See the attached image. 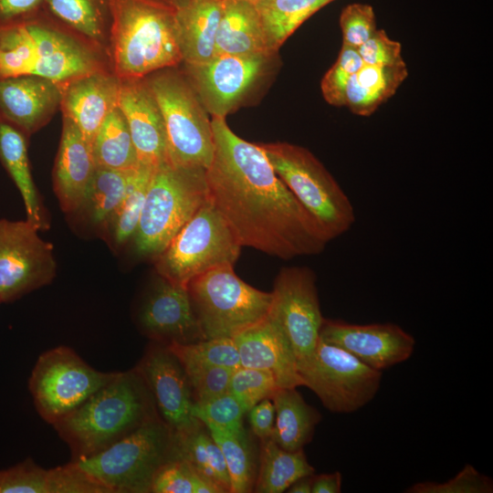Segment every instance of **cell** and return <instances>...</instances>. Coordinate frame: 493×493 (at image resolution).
Instances as JSON below:
<instances>
[{
	"mask_svg": "<svg viewBox=\"0 0 493 493\" xmlns=\"http://www.w3.org/2000/svg\"><path fill=\"white\" fill-rule=\"evenodd\" d=\"M215 152L205 171L208 196L236 240L281 259L320 254L329 241L276 173L260 144L211 119Z\"/></svg>",
	"mask_w": 493,
	"mask_h": 493,
	"instance_id": "obj_1",
	"label": "cell"
},
{
	"mask_svg": "<svg viewBox=\"0 0 493 493\" xmlns=\"http://www.w3.org/2000/svg\"><path fill=\"white\" fill-rule=\"evenodd\" d=\"M110 68L107 54L44 9L19 24L0 26V78L36 75L63 87Z\"/></svg>",
	"mask_w": 493,
	"mask_h": 493,
	"instance_id": "obj_2",
	"label": "cell"
},
{
	"mask_svg": "<svg viewBox=\"0 0 493 493\" xmlns=\"http://www.w3.org/2000/svg\"><path fill=\"white\" fill-rule=\"evenodd\" d=\"M160 417L152 394L134 367L118 372L72 413L53 425L71 461L92 456Z\"/></svg>",
	"mask_w": 493,
	"mask_h": 493,
	"instance_id": "obj_3",
	"label": "cell"
},
{
	"mask_svg": "<svg viewBox=\"0 0 493 493\" xmlns=\"http://www.w3.org/2000/svg\"><path fill=\"white\" fill-rule=\"evenodd\" d=\"M108 58L120 79H143L183 63L176 8L160 0H110Z\"/></svg>",
	"mask_w": 493,
	"mask_h": 493,
	"instance_id": "obj_4",
	"label": "cell"
},
{
	"mask_svg": "<svg viewBox=\"0 0 493 493\" xmlns=\"http://www.w3.org/2000/svg\"><path fill=\"white\" fill-rule=\"evenodd\" d=\"M205 171L164 162L153 170L138 229L135 253L155 258L208 199Z\"/></svg>",
	"mask_w": 493,
	"mask_h": 493,
	"instance_id": "obj_5",
	"label": "cell"
},
{
	"mask_svg": "<svg viewBox=\"0 0 493 493\" xmlns=\"http://www.w3.org/2000/svg\"><path fill=\"white\" fill-rule=\"evenodd\" d=\"M260 146L276 173L317 221L329 242L353 226L356 215L351 199L311 152L288 142Z\"/></svg>",
	"mask_w": 493,
	"mask_h": 493,
	"instance_id": "obj_6",
	"label": "cell"
},
{
	"mask_svg": "<svg viewBox=\"0 0 493 493\" xmlns=\"http://www.w3.org/2000/svg\"><path fill=\"white\" fill-rule=\"evenodd\" d=\"M144 79L163 118L165 162L175 167L206 170L215 152L212 123L184 73L167 68Z\"/></svg>",
	"mask_w": 493,
	"mask_h": 493,
	"instance_id": "obj_7",
	"label": "cell"
},
{
	"mask_svg": "<svg viewBox=\"0 0 493 493\" xmlns=\"http://www.w3.org/2000/svg\"><path fill=\"white\" fill-rule=\"evenodd\" d=\"M187 290L204 340L234 338L265 319L272 301L271 292L238 278L234 265H222L195 277Z\"/></svg>",
	"mask_w": 493,
	"mask_h": 493,
	"instance_id": "obj_8",
	"label": "cell"
},
{
	"mask_svg": "<svg viewBox=\"0 0 493 493\" xmlns=\"http://www.w3.org/2000/svg\"><path fill=\"white\" fill-rule=\"evenodd\" d=\"M173 434L158 417L101 451L74 461L110 493H151L158 469L172 459Z\"/></svg>",
	"mask_w": 493,
	"mask_h": 493,
	"instance_id": "obj_9",
	"label": "cell"
},
{
	"mask_svg": "<svg viewBox=\"0 0 493 493\" xmlns=\"http://www.w3.org/2000/svg\"><path fill=\"white\" fill-rule=\"evenodd\" d=\"M242 246L208 199L154 258L160 278L187 288L195 277L222 265H234Z\"/></svg>",
	"mask_w": 493,
	"mask_h": 493,
	"instance_id": "obj_10",
	"label": "cell"
},
{
	"mask_svg": "<svg viewBox=\"0 0 493 493\" xmlns=\"http://www.w3.org/2000/svg\"><path fill=\"white\" fill-rule=\"evenodd\" d=\"M117 372L98 371L73 349L61 345L38 357L28 388L38 414L53 425L79 407Z\"/></svg>",
	"mask_w": 493,
	"mask_h": 493,
	"instance_id": "obj_11",
	"label": "cell"
},
{
	"mask_svg": "<svg viewBox=\"0 0 493 493\" xmlns=\"http://www.w3.org/2000/svg\"><path fill=\"white\" fill-rule=\"evenodd\" d=\"M303 386L309 388L330 412H355L380 389L382 372L320 338L312 353L298 365Z\"/></svg>",
	"mask_w": 493,
	"mask_h": 493,
	"instance_id": "obj_12",
	"label": "cell"
},
{
	"mask_svg": "<svg viewBox=\"0 0 493 493\" xmlns=\"http://www.w3.org/2000/svg\"><path fill=\"white\" fill-rule=\"evenodd\" d=\"M25 221L0 219V303L49 284L56 276L53 246Z\"/></svg>",
	"mask_w": 493,
	"mask_h": 493,
	"instance_id": "obj_13",
	"label": "cell"
},
{
	"mask_svg": "<svg viewBox=\"0 0 493 493\" xmlns=\"http://www.w3.org/2000/svg\"><path fill=\"white\" fill-rule=\"evenodd\" d=\"M271 293L268 315L284 331L299 365L312 355L324 320L316 275L307 267H283Z\"/></svg>",
	"mask_w": 493,
	"mask_h": 493,
	"instance_id": "obj_14",
	"label": "cell"
},
{
	"mask_svg": "<svg viewBox=\"0 0 493 493\" xmlns=\"http://www.w3.org/2000/svg\"><path fill=\"white\" fill-rule=\"evenodd\" d=\"M273 56L220 54L183 72L212 117L226 118L264 76Z\"/></svg>",
	"mask_w": 493,
	"mask_h": 493,
	"instance_id": "obj_15",
	"label": "cell"
},
{
	"mask_svg": "<svg viewBox=\"0 0 493 493\" xmlns=\"http://www.w3.org/2000/svg\"><path fill=\"white\" fill-rule=\"evenodd\" d=\"M135 368L146 382L161 419L173 434L203 425L193 414L195 402L184 369L166 345L152 344Z\"/></svg>",
	"mask_w": 493,
	"mask_h": 493,
	"instance_id": "obj_16",
	"label": "cell"
},
{
	"mask_svg": "<svg viewBox=\"0 0 493 493\" xmlns=\"http://www.w3.org/2000/svg\"><path fill=\"white\" fill-rule=\"evenodd\" d=\"M320 338L381 372L408 360L415 346L414 338L392 322L354 324L324 319Z\"/></svg>",
	"mask_w": 493,
	"mask_h": 493,
	"instance_id": "obj_17",
	"label": "cell"
},
{
	"mask_svg": "<svg viewBox=\"0 0 493 493\" xmlns=\"http://www.w3.org/2000/svg\"><path fill=\"white\" fill-rule=\"evenodd\" d=\"M138 321L146 336L164 345L204 340L187 288L162 278L142 302Z\"/></svg>",
	"mask_w": 493,
	"mask_h": 493,
	"instance_id": "obj_18",
	"label": "cell"
},
{
	"mask_svg": "<svg viewBox=\"0 0 493 493\" xmlns=\"http://www.w3.org/2000/svg\"><path fill=\"white\" fill-rule=\"evenodd\" d=\"M118 107L136 150L139 163L152 168L166 161V135L162 111L145 79H121Z\"/></svg>",
	"mask_w": 493,
	"mask_h": 493,
	"instance_id": "obj_19",
	"label": "cell"
},
{
	"mask_svg": "<svg viewBox=\"0 0 493 493\" xmlns=\"http://www.w3.org/2000/svg\"><path fill=\"white\" fill-rule=\"evenodd\" d=\"M62 87L36 75L0 78V118L27 137L60 109Z\"/></svg>",
	"mask_w": 493,
	"mask_h": 493,
	"instance_id": "obj_20",
	"label": "cell"
},
{
	"mask_svg": "<svg viewBox=\"0 0 493 493\" xmlns=\"http://www.w3.org/2000/svg\"><path fill=\"white\" fill-rule=\"evenodd\" d=\"M232 339L238 351L240 366L270 372L279 388L303 386L290 343L268 314Z\"/></svg>",
	"mask_w": 493,
	"mask_h": 493,
	"instance_id": "obj_21",
	"label": "cell"
},
{
	"mask_svg": "<svg viewBox=\"0 0 493 493\" xmlns=\"http://www.w3.org/2000/svg\"><path fill=\"white\" fill-rule=\"evenodd\" d=\"M121 79L110 68L75 79L62 87L60 110L90 145L108 114L118 106Z\"/></svg>",
	"mask_w": 493,
	"mask_h": 493,
	"instance_id": "obj_22",
	"label": "cell"
},
{
	"mask_svg": "<svg viewBox=\"0 0 493 493\" xmlns=\"http://www.w3.org/2000/svg\"><path fill=\"white\" fill-rule=\"evenodd\" d=\"M96 168L90 145L76 124L63 117L53 170L54 192L62 211L75 213L79 210Z\"/></svg>",
	"mask_w": 493,
	"mask_h": 493,
	"instance_id": "obj_23",
	"label": "cell"
},
{
	"mask_svg": "<svg viewBox=\"0 0 493 493\" xmlns=\"http://www.w3.org/2000/svg\"><path fill=\"white\" fill-rule=\"evenodd\" d=\"M225 1L192 0L176 9L177 37L184 64L205 63L215 55Z\"/></svg>",
	"mask_w": 493,
	"mask_h": 493,
	"instance_id": "obj_24",
	"label": "cell"
},
{
	"mask_svg": "<svg viewBox=\"0 0 493 493\" xmlns=\"http://www.w3.org/2000/svg\"><path fill=\"white\" fill-rule=\"evenodd\" d=\"M215 55L274 56L255 5L226 0L215 39Z\"/></svg>",
	"mask_w": 493,
	"mask_h": 493,
	"instance_id": "obj_25",
	"label": "cell"
},
{
	"mask_svg": "<svg viewBox=\"0 0 493 493\" xmlns=\"http://www.w3.org/2000/svg\"><path fill=\"white\" fill-rule=\"evenodd\" d=\"M26 138L21 131L0 118V162L22 196L26 220L38 230H45L49 225L31 174Z\"/></svg>",
	"mask_w": 493,
	"mask_h": 493,
	"instance_id": "obj_26",
	"label": "cell"
},
{
	"mask_svg": "<svg viewBox=\"0 0 493 493\" xmlns=\"http://www.w3.org/2000/svg\"><path fill=\"white\" fill-rule=\"evenodd\" d=\"M407 77L405 62L393 66L364 64L349 79L343 106L356 115L370 116L395 94Z\"/></svg>",
	"mask_w": 493,
	"mask_h": 493,
	"instance_id": "obj_27",
	"label": "cell"
},
{
	"mask_svg": "<svg viewBox=\"0 0 493 493\" xmlns=\"http://www.w3.org/2000/svg\"><path fill=\"white\" fill-rule=\"evenodd\" d=\"M271 400L275 422L270 438L285 450H303L313 437L320 414L305 402L296 388H279Z\"/></svg>",
	"mask_w": 493,
	"mask_h": 493,
	"instance_id": "obj_28",
	"label": "cell"
},
{
	"mask_svg": "<svg viewBox=\"0 0 493 493\" xmlns=\"http://www.w3.org/2000/svg\"><path fill=\"white\" fill-rule=\"evenodd\" d=\"M44 10L108 56L110 0H45Z\"/></svg>",
	"mask_w": 493,
	"mask_h": 493,
	"instance_id": "obj_29",
	"label": "cell"
},
{
	"mask_svg": "<svg viewBox=\"0 0 493 493\" xmlns=\"http://www.w3.org/2000/svg\"><path fill=\"white\" fill-rule=\"evenodd\" d=\"M173 459L185 461L223 493L230 492V478L222 451L204 425L185 433L173 434Z\"/></svg>",
	"mask_w": 493,
	"mask_h": 493,
	"instance_id": "obj_30",
	"label": "cell"
},
{
	"mask_svg": "<svg viewBox=\"0 0 493 493\" xmlns=\"http://www.w3.org/2000/svg\"><path fill=\"white\" fill-rule=\"evenodd\" d=\"M261 441L259 467L253 491L281 493L297 479L314 474V468L303 450H285L270 437Z\"/></svg>",
	"mask_w": 493,
	"mask_h": 493,
	"instance_id": "obj_31",
	"label": "cell"
},
{
	"mask_svg": "<svg viewBox=\"0 0 493 493\" xmlns=\"http://www.w3.org/2000/svg\"><path fill=\"white\" fill-rule=\"evenodd\" d=\"M91 152L97 167L130 170L139 165L126 120L118 106L100 126Z\"/></svg>",
	"mask_w": 493,
	"mask_h": 493,
	"instance_id": "obj_32",
	"label": "cell"
},
{
	"mask_svg": "<svg viewBox=\"0 0 493 493\" xmlns=\"http://www.w3.org/2000/svg\"><path fill=\"white\" fill-rule=\"evenodd\" d=\"M334 0H259L255 4L271 47L281 45L308 18Z\"/></svg>",
	"mask_w": 493,
	"mask_h": 493,
	"instance_id": "obj_33",
	"label": "cell"
},
{
	"mask_svg": "<svg viewBox=\"0 0 493 493\" xmlns=\"http://www.w3.org/2000/svg\"><path fill=\"white\" fill-rule=\"evenodd\" d=\"M135 168L117 170L97 167L78 211L91 225L103 227L123 198Z\"/></svg>",
	"mask_w": 493,
	"mask_h": 493,
	"instance_id": "obj_34",
	"label": "cell"
},
{
	"mask_svg": "<svg viewBox=\"0 0 493 493\" xmlns=\"http://www.w3.org/2000/svg\"><path fill=\"white\" fill-rule=\"evenodd\" d=\"M208 431L225 458L230 478V493L253 491L257 465L253 445L244 425L234 430L209 428Z\"/></svg>",
	"mask_w": 493,
	"mask_h": 493,
	"instance_id": "obj_35",
	"label": "cell"
},
{
	"mask_svg": "<svg viewBox=\"0 0 493 493\" xmlns=\"http://www.w3.org/2000/svg\"><path fill=\"white\" fill-rule=\"evenodd\" d=\"M153 170L139 163L132 172L123 198L103 226L114 246H121L135 236Z\"/></svg>",
	"mask_w": 493,
	"mask_h": 493,
	"instance_id": "obj_36",
	"label": "cell"
},
{
	"mask_svg": "<svg viewBox=\"0 0 493 493\" xmlns=\"http://www.w3.org/2000/svg\"><path fill=\"white\" fill-rule=\"evenodd\" d=\"M182 365H215L233 370L240 367L237 348L231 338L205 339L191 343L166 345Z\"/></svg>",
	"mask_w": 493,
	"mask_h": 493,
	"instance_id": "obj_37",
	"label": "cell"
},
{
	"mask_svg": "<svg viewBox=\"0 0 493 493\" xmlns=\"http://www.w3.org/2000/svg\"><path fill=\"white\" fill-rule=\"evenodd\" d=\"M151 493H223L215 484L200 476L188 463L173 459L156 472Z\"/></svg>",
	"mask_w": 493,
	"mask_h": 493,
	"instance_id": "obj_38",
	"label": "cell"
},
{
	"mask_svg": "<svg viewBox=\"0 0 493 493\" xmlns=\"http://www.w3.org/2000/svg\"><path fill=\"white\" fill-rule=\"evenodd\" d=\"M279 389L274 376L264 370L240 366L230 378V393L247 412L258 402L270 398Z\"/></svg>",
	"mask_w": 493,
	"mask_h": 493,
	"instance_id": "obj_39",
	"label": "cell"
},
{
	"mask_svg": "<svg viewBox=\"0 0 493 493\" xmlns=\"http://www.w3.org/2000/svg\"><path fill=\"white\" fill-rule=\"evenodd\" d=\"M363 65L357 48L342 45L336 61L320 82L322 96L329 104L336 107L343 106L346 85L351 77Z\"/></svg>",
	"mask_w": 493,
	"mask_h": 493,
	"instance_id": "obj_40",
	"label": "cell"
},
{
	"mask_svg": "<svg viewBox=\"0 0 493 493\" xmlns=\"http://www.w3.org/2000/svg\"><path fill=\"white\" fill-rule=\"evenodd\" d=\"M246 412L228 392L204 403H195L193 409L196 417L206 428L234 430L243 425Z\"/></svg>",
	"mask_w": 493,
	"mask_h": 493,
	"instance_id": "obj_41",
	"label": "cell"
},
{
	"mask_svg": "<svg viewBox=\"0 0 493 493\" xmlns=\"http://www.w3.org/2000/svg\"><path fill=\"white\" fill-rule=\"evenodd\" d=\"M0 493H48V469L31 458L0 469Z\"/></svg>",
	"mask_w": 493,
	"mask_h": 493,
	"instance_id": "obj_42",
	"label": "cell"
},
{
	"mask_svg": "<svg viewBox=\"0 0 493 493\" xmlns=\"http://www.w3.org/2000/svg\"><path fill=\"white\" fill-rule=\"evenodd\" d=\"M492 479L466 465L454 477L445 482L422 481L408 488V493H491Z\"/></svg>",
	"mask_w": 493,
	"mask_h": 493,
	"instance_id": "obj_43",
	"label": "cell"
},
{
	"mask_svg": "<svg viewBox=\"0 0 493 493\" xmlns=\"http://www.w3.org/2000/svg\"><path fill=\"white\" fill-rule=\"evenodd\" d=\"M195 403H204L228 392L235 370L215 365H183Z\"/></svg>",
	"mask_w": 493,
	"mask_h": 493,
	"instance_id": "obj_44",
	"label": "cell"
},
{
	"mask_svg": "<svg viewBox=\"0 0 493 493\" xmlns=\"http://www.w3.org/2000/svg\"><path fill=\"white\" fill-rule=\"evenodd\" d=\"M342 45L358 48L377 30L373 7L368 4L346 5L340 16Z\"/></svg>",
	"mask_w": 493,
	"mask_h": 493,
	"instance_id": "obj_45",
	"label": "cell"
},
{
	"mask_svg": "<svg viewBox=\"0 0 493 493\" xmlns=\"http://www.w3.org/2000/svg\"><path fill=\"white\" fill-rule=\"evenodd\" d=\"M48 493H110L74 461L48 469Z\"/></svg>",
	"mask_w": 493,
	"mask_h": 493,
	"instance_id": "obj_46",
	"label": "cell"
},
{
	"mask_svg": "<svg viewBox=\"0 0 493 493\" xmlns=\"http://www.w3.org/2000/svg\"><path fill=\"white\" fill-rule=\"evenodd\" d=\"M357 49L366 65L393 66L404 62L401 43L390 38L383 29H377Z\"/></svg>",
	"mask_w": 493,
	"mask_h": 493,
	"instance_id": "obj_47",
	"label": "cell"
},
{
	"mask_svg": "<svg viewBox=\"0 0 493 493\" xmlns=\"http://www.w3.org/2000/svg\"><path fill=\"white\" fill-rule=\"evenodd\" d=\"M45 0H0V26L19 24L37 16Z\"/></svg>",
	"mask_w": 493,
	"mask_h": 493,
	"instance_id": "obj_48",
	"label": "cell"
},
{
	"mask_svg": "<svg viewBox=\"0 0 493 493\" xmlns=\"http://www.w3.org/2000/svg\"><path fill=\"white\" fill-rule=\"evenodd\" d=\"M252 432L260 439L271 436L275 422V407L270 398L253 405L247 412Z\"/></svg>",
	"mask_w": 493,
	"mask_h": 493,
	"instance_id": "obj_49",
	"label": "cell"
},
{
	"mask_svg": "<svg viewBox=\"0 0 493 493\" xmlns=\"http://www.w3.org/2000/svg\"><path fill=\"white\" fill-rule=\"evenodd\" d=\"M341 474L338 471L313 476L311 493H340Z\"/></svg>",
	"mask_w": 493,
	"mask_h": 493,
	"instance_id": "obj_50",
	"label": "cell"
},
{
	"mask_svg": "<svg viewBox=\"0 0 493 493\" xmlns=\"http://www.w3.org/2000/svg\"><path fill=\"white\" fill-rule=\"evenodd\" d=\"M313 476L314 474L297 479L286 491L288 493H311Z\"/></svg>",
	"mask_w": 493,
	"mask_h": 493,
	"instance_id": "obj_51",
	"label": "cell"
},
{
	"mask_svg": "<svg viewBox=\"0 0 493 493\" xmlns=\"http://www.w3.org/2000/svg\"><path fill=\"white\" fill-rule=\"evenodd\" d=\"M176 9H179L187 5L192 0H160Z\"/></svg>",
	"mask_w": 493,
	"mask_h": 493,
	"instance_id": "obj_52",
	"label": "cell"
},
{
	"mask_svg": "<svg viewBox=\"0 0 493 493\" xmlns=\"http://www.w3.org/2000/svg\"><path fill=\"white\" fill-rule=\"evenodd\" d=\"M237 1H245V2H248V3H251V4L255 5V4L257 3L259 0H237Z\"/></svg>",
	"mask_w": 493,
	"mask_h": 493,
	"instance_id": "obj_53",
	"label": "cell"
}]
</instances>
